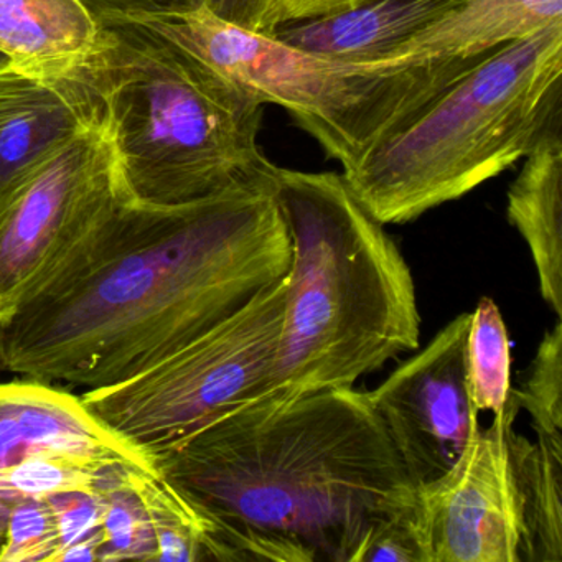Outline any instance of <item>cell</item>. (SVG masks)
Returning <instances> with one entry per match:
<instances>
[{"mask_svg": "<svg viewBox=\"0 0 562 562\" xmlns=\"http://www.w3.org/2000/svg\"><path fill=\"white\" fill-rule=\"evenodd\" d=\"M465 373L470 397L479 411L502 417L518 407L512 387V345L498 305L482 297L470 312L465 340Z\"/></svg>", "mask_w": 562, "mask_h": 562, "instance_id": "obj_20", "label": "cell"}, {"mask_svg": "<svg viewBox=\"0 0 562 562\" xmlns=\"http://www.w3.org/2000/svg\"><path fill=\"white\" fill-rule=\"evenodd\" d=\"M291 268L272 180L186 205L123 199L0 325V368L88 390L121 383L241 311Z\"/></svg>", "mask_w": 562, "mask_h": 562, "instance_id": "obj_1", "label": "cell"}, {"mask_svg": "<svg viewBox=\"0 0 562 562\" xmlns=\"http://www.w3.org/2000/svg\"><path fill=\"white\" fill-rule=\"evenodd\" d=\"M357 562H430L419 495L371 531Z\"/></svg>", "mask_w": 562, "mask_h": 562, "instance_id": "obj_24", "label": "cell"}, {"mask_svg": "<svg viewBox=\"0 0 562 562\" xmlns=\"http://www.w3.org/2000/svg\"><path fill=\"white\" fill-rule=\"evenodd\" d=\"M4 61H8V58L2 57V55H0V65L4 64Z\"/></svg>", "mask_w": 562, "mask_h": 562, "instance_id": "obj_28", "label": "cell"}, {"mask_svg": "<svg viewBox=\"0 0 562 562\" xmlns=\"http://www.w3.org/2000/svg\"><path fill=\"white\" fill-rule=\"evenodd\" d=\"M57 518L48 498L19 503L9 519L0 562H60Z\"/></svg>", "mask_w": 562, "mask_h": 562, "instance_id": "obj_23", "label": "cell"}, {"mask_svg": "<svg viewBox=\"0 0 562 562\" xmlns=\"http://www.w3.org/2000/svg\"><path fill=\"white\" fill-rule=\"evenodd\" d=\"M98 22L143 15L183 14L205 8L206 0H80Z\"/></svg>", "mask_w": 562, "mask_h": 562, "instance_id": "obj_25", "label": "cell"}, {"mask_svg": "<svg viewBox=\"0 0 562 562\" xmlns=\"http://www.w3.org/2000/svg\"><path fill=\"white\" fill-rule=\"evenodd\" d=\"M144 472L157 473L134 462H116L97 482L103 498V538L98 562L156 561V535L140 493Z\"/></svg>", "mask_w": 562, "mask_h": 562, "instance_id": "obj_18", "label": "cell"}, {"mask_svg": "<svg viewBox=\"0 0 562 562\" xmlns=\"http://www.w3.org/2000/svg\"><path fill=\"white\" fill-rule=\"evenodd\" d=\"M513 397L531 417L536 436L562 440V324L546 331L528 376Z\"/></svg>", "mask_w": 562, "mask_h": 562, "instance_id": "obj_21", "label": "cell"}, {"mask_svg": "<svg viewBox=\"0 0 562 562\" xmlns=\"http://www.w3.org/2000/svg\"><path fill=\"white\" fill-rule=\"evenodd\" d=\"M140 493L156 535V561L228 562L212 519L159 473L144 472Z\"/></svg>", "mask_w": 562, "mask_h": 562, "instance_id": "obj_19", "label": "cell"}, {"mask_svg": "<svg viewBox=\"0 0 562 562\" xmlns=\"http://www.w3.org/2000/svg\"><path fill=\"white\" fill-rule=\"evenodd\" d=\"M562 121V22L486 55L341 177L381 225L462 199Z\"/></svg>", "mask_w": 562, "mask_h": 562, "instance_id": "obj_5", "label": "cell"}, {"mask_svg": "<svg viewBox=\"0 0 562 562\" xmlns=\"http://www.w3.org/2000/svg\"><path fill=\"white\" fill-rule=\"evenodd\" d=\"M104 131L121 193L176 206L269 183L266 104L127 19L100 22L87 55L57 71Z\"/></svg>", "mask_w": 562, "mask_h": 562, "instance_id": "obj_3", "label": "cell"}, {"mask_svg": "<svg viewBox=\"0 0 562 562\" xmlns=\"http://www.w3.org/2000/svg\"><path fill=\"white\" fill-rule=\"evenodd\" d=\"M60 535V562L98 561L103 538V498L94 486L47 496Z\"/></svg>", "mask_w": 562, "mask_h": 562, "instance_id": "obj_22", "label": "cell"}, {"mask_svg": "<svg viewBox=\"0 0 562 562\" xmlns=\"http://www.w3.org/2000/svg\"><path fill=\"white\" fill-rule=\"evenodd\" d=\"M91 123L87 106L64 78L9 60L0 65V209Z\"/></svg>", "mask_w": 562, "mask_h": 562, "instance_id": "obj_12", "label": "cell"}, {"mask_svg": "<svg viewBox=\"0 0 562 562\" xmlns=\"http://www.w3.org/2000/svg\"><path fill=\"white\" fill-rule=\"evenodd\" d=\"M45 452L130 460L154 469L149 456L101 423L81 396L31 378L0 383V475Z\"/></svg>", "mask_w": 562, "mask_h": 562, "instance_id": "obj_11", "label": "cell"}, {"mask_svg": "<svg viewBox=\"0 0 562 562\" xmlns=\"http://www.w3.org/2000/svg\"><path fill=\"white\" fill-rule=\"evenodd\" d=\"M459 0H361L311 21L281 25L272 37L308 54L351 64L386 61L401 45L449 12Z\"/></svg>", "mask_w": 562, "mask_h": 562, "instance_id": "obj_13", "label": "cell"}, {"mask_svg": "<svg viewBox=\"0 0 562 562\" xmlns=\"http://www.w3.org/2000/svg\"><path fill=\"white\" fill-rule=\"evenodd\" d=\"M205 9L220 21L255 34L271 35L274 0H206Z\"/></svg>", "mask_w": 562, "mask_h": 562, "instance_id": "obj_26", "label": "cell"}, {"mask_svg": "<svg viewBox=\"0 0 562 562\" xmlns=\"http://www.w3.org/2000/svg\"><path fill=\"white\" fill-rule=\"evenodd\" d=\"M100 22L80 0H0V55L52 75L83 58Z\"/></svg>", "mask_w": 562, "mask_h": 562, "instance_id": "obj_16", "label": "cell"}, {"mask_svg": "<svg viewBox=\"0 0 562 562\" xmlns=\"http://www.w3.org/2000/svg\"><path fill=\"white\" fill-rule=\"evenodd\" d=\"M518 411L476 427L456 465L417 486L430 562H521L522 499L509 449Z\"/></svg>", "mask_w": 562, "mask_h": 562, "instance_id": "obj_9", "label": "cell"}, {"mask_svg": "<svg viewBox=\"0 0 562 562\" xmlns=\"http://www.w3.org/2000/svg\"><path fill=\"white\" fill-rule=\"evenodd\" d=\"M562 22V0H459L386 61L486 55Z\"/></svg>", "mask_w": 562, "mask_h": 562, "instance_id": "obj_14", "label": "cell"}, {"mask_svg": "<svg viewBox=\"0 0 562 562\" xmlns=\"http://www.w3.org/2000/svg\"><path fill=\"white\" fill-rule=\"evenodd\" d=\"M509 449L522 499L521 562L562 561V440L509 430Z\"/></svg>", "mask_w": 562, "mask_h": 562, "instance_id": "obj_17", "label": "cell"}, {"mask_svg": "<svg viewBox=\"0 0 562 562\" xmlns=\"http://www.w3.org/2000/svg\"><path fill=\"white\" fill-rule=\"evenodd\" d=\"M272 183L292 268L268 396L355 386L417 350L420 314L409 266L344 177L276 166Z\"/></svg>", "mask_w": 562, "mask_h": 562, "instance_id": "obj_4", "label": "cell"}, {"mask_svg": "<svg viewBox=\"0 0 562 562\" xmlns=\"http://www.w3.org/2000/svg\"><path fill=\"white\" fill-rule=\"evenodd\" d=\"M218 532L228 562H357L417 496L368 391L259 397L149 453Z\"/></svg>", "mask_w": 562, "mask_h": 562, "instance_id": "obj_2", "label": "cell"}, {"mask_svg": "<svg viewBox=\"0 0 562 562\" xmlns=\"http://www.w3.org/2000/svg\"><path fill=\"white\" fill-rule=\"evenodd\" d=\"M561 123L546 131L508 190V220L528 245L539 292L562 317V137Z\"/></svg>", "mask_w": 562, "mask_h": 562, "instance_id": "obj_15", "label": "cell"}, {"mask_svg": "<svg viewBox=\"0 0 562 562\" xmlns=\"http://www.w3.org/2000/svg\"><path fill=\"white\" fill-rule=\"evenodd\" d=\"M358 2L361 0H274L272 21L274 29H279L281 25L335 14Z\"/></svg>", "mask_w": 562, "mask_h": 562, "instance_id": "obj_27", "label": "cell"}, {"mask_svg": "<svg viewBox=\"0 0 562 562\" xmlns=\"http://www.w3.org/2000/svg\"><path fill=\"white\" fill-rule=\"evenodd\" d=\"M123 199L110 140L93 121L0 209V325L64 268Z\"/></svg>", "mask_w": 562, "mask_h": 562, "instance_id": "obj_8", "label": "cell"}, {"mask_svg": "<svg viewBox=\"0 0 562 562\" xmlns=\"http://www.w3.org/2000/svg\"><path fill=\"white\" fill-rule=\"evenodd\" d=\"M288 294L289 274L159 363L81 401L147 456L192 436L271 393Z\"/></svg>", "mask_w": 562, "mask_h": 562, "instance_id": "obj_7", "label": "cell"}, {"mask_svg": "<svg viewBox=\"0 0 562 562\" xmlns=\"http://www.w3.org/2000/svg\"><path fill=\"white\" fill-rule=\"evenodd\" d=\"M127 21L251 91L262 103L284 108L344 170L488 55L351 64L236 27L205 8Z\"/></svg>", "mask_w": 562, "mask_h": 562, "instance_id": "obj_6", "label": "cell"}, {"mask_svg": "<svg viewBox=\"0 0 562 562\" xmlns=\"http://www.w3.org/2000/svg\"><path fill=\"white\" fill-rule=\"evenodd\" d=\"M470 312L368 391L407 476L423 486L452 469L479 424L465 373Z\"/></svg>", "mask_w": 562, "mask_h": 562, "instance_id": "obj_10", "label": "cell"}]
</instances>
